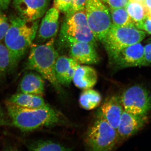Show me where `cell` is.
I'll use <instances>...</instances> for the list:
<instances>
[{
    "instance_id": "obj_16",
    "label": "cell",
    "mask_w": 151,
    "mask_h": 151,
    "mask_svg": "<svg viewBox=\"0 0 151 151\" xmlns=\"http://www.w3.org/2000/svg\"><path fill=\"white\" fill-rule=\"evenodd\" d=\"M19 89L22 93L42 96L45 91L44 78L37 72L28 71L22 78Z\"/></svg>"
},
{
    "instance_id": "obj_9",
    "label": "cell",
    "mask_w": 151,
    "mask_h": 151,
    "mask_svg": "<svg viewBox=\"0 0 151 151\" xmlns=\"http://www.w3.org/2000/svg\"><path fill=\"white\" fill-rule=\"evenodd\" d=\"M110 61L119 69L146 66L144 47L140 42L127 47L119 52Z\"/></svg>"
},
{
    "instance_id": "obj_24",
    "label": "cell",
    "mask_w": 151,
    "mask_h": 151,
    "mask_svg": "<svg viewBox=\"0 0 151 151\" xmlns=\"http://www.w3.org/2000/svg\"><path fill=\"white\" fill-rule=\"evenodd\" d=\"M54 7L63 13L65 16L70 15L73 9V0H54Z\"/></svg>"
},
{
    "instance_id": "obj_3",
    "label": "cell",
    "mask_w": 151,
    "mask_h": 151,
    "mask_svg": "<svg viewBox=\"0 0 151 151\" xmlns=\"http://www.w3.org/2000/svg\"><path fill=\"white\" fill-rule=\"evenodd\" d=\"M54 41L53 38L44 44L32 45L26 68L39 73L60 93L62 88L55 74V65L59 55L54 47Z\"/></svg>"
},
{
    "instance_id": "obj_23",
    "label": "cell",
    "mask_w": 151,
    "mask_h": 151,
    "mask_svg": "<svg viewBox=\"0 0 151 151\" xmlns=\"http://www.w3.org/2000/svg\"><path fill=\"white\" fill-rule=\"evenodd\" d=\"M12 70L10 55L4 43L0 41V76Z\"/></svg>"
},
{
    "instance_id": "obj_11",
    "label": "cell",
    "mask_w": 151,
    "mask_h": 151,
    "mask_svg": "<svg viewBox=\"0 0 151 151\" xmlns=\"http://www.w3.org/2000/svg\"><path fill=\"white\" fill-rule=\"evenodd\" d=\"M147 115H137L124 110L117 129L119 141L134 136L147 124Z\"/></svg>"
},
{
    "instance_id": "obj_21",
    "label": "cell",
    "mask_w": 151,
    "mask_h": 151,
    "mask_svg": "<svg viewBox=\"0 0 151 151\" xmlns=\"http://www.w3.org/2000/svg\"><path fill=\"white\" fill-rule=\"evenodd\" d=\"M109 9L111 13L112 24L119 26L135 27L134 22L130 18L125 7Z\"/></svg>"
},
{
    "instance_id": "obj_14",
    "label": "cell",
    "mask_w": 151,
    "mask_h": 151,
    "mask_svg": "<svg viewBox=\"0 0 151 151\" xmlns=\"http://www.w3.org/2000/svg\"><path fill=\"white\" fill-rule=\"evenodd\" d=\"M79 65L70 57L58 56L55 65L54 71L57 80L61 86L70 85L76 70Z\"/></svg>"
},
{
    "instance_id": "obj_34",
    "label": "cell",
    "mask_w": 151,
    "mask_h": 151,
    "mask_svg": "<svg viewBox=\"0 0 151 151\" xmlns=\"http://www.w3.org/2000/svg\"><path fill=\"white\" fill-rule=\"evenodd\" d=\"M148 14L149 16L151 18V10H148Z\"/></svg>"
},
{
    "instance_id": "obj_22",
    "label": "cell",
    "mask_w": 151,
    "mask_h": 151,
    "mask_svg": "<svg viewBox=\"0 0 151 151\" xmlns=\"http://www.w3.org/2000/svg\"><path fill=\"white\" fill-rule=\"evenodd\" d=\"M31 151H63L71 150V149L66 147L59 143L51 141L39 140L31 143L27 146Z\"/></svg>"
},
{
    "instance_id": "obj_15",
    "label": "cell",
    "mask_w": 151,
    "mask_h": 151,
    "mask_svg": "<svg viewBox=\"0 0 151 151\" xmlns=\"http://www.w3.org/2000/svg\"><path fill=\"white\" fill-rule=\"evenodd\" d=\"M124 108L121 97L112 96L105 101L101 107L100 114L117 131Z\"/></svg>"
},
{
    "instance_id": "obj_10",
    "label": "cell",
    "mask_w": 151,
    "mask_h": 151,
    "mask_svg": "<svg viewBox=\"0 0 151 151\" xmlns=\"http://www.w3.org/2000/svg\"><path fill=\"white\" fill-rule=\"evenodd\" d=\"M50 0H13V5L19 17L24 19H40L45 14Z\"/></svg>"
},
{
    "instance_id": "obj_20",
    "label": "cell",
    "mask_w": 151,
    "mask_h": 151,
    "mask_svg": "<svg viewBox=\"0 0 151 151\" xmlns=\"http://www.w3.org/2000/svg\"><path fill=\"white\" fill-rule=\"evenodd\" d=\"M102 97L99 92L92 89H85L81 93L79 103L82 108L86 110H92L100 105Z\"/></svg>"
},
{
    "instance_id": "obj_32",
    "label": "cell",
    "mask_w": 151,
    "mask_h": 151,
    "mask_svg": "<svg viewBox=\"0 0 151 151\" xmlns=\"http://www.w3.org/2000/svg\"><path fill=\"white\" fill-rule=\"evenodd\" d=\"M143 4L148 10H151V0H144Z\"/></svg>"
},
{
    "instance_id": "obj_17",
    "label": "cell",
    "mask_w": 151,
    "mask_h": 151,
    "mask_svg": "<svg viewBox=\"0 0 151 151\" xmlns=\"http://www.w3.org/2000/svg\"><path fill=\"white\" fill-rule=\"evenodd\" d=\"M98 76L96 70L87 65H79L73 75V83L79 89H92L97 83Z\"/></svg>"
},
{
    "instance_id": "obj_1",
    "label": "cell",
    "mask_w": 151,
    "mask_h": 151,
    "mask_svg": "<svg viewBox=\"0 0 151 151\" xmlns=\"http://www.w3.org/2000/svg\"><path fill=\"white\" fill-rule=\"evenodd\" d=\"M9 21V27L4 40L10 55L12 70L32 44L37 33L40 19L28 21L12 16Z\"/></svg>"
},
{
    "instance_id": "obj_7",
    "label": "cell",
    "mask_w": 151,
    "mask_h": 151,
    "mask_svg": "<svg viewBox=\"0 0 151 151\" xmlns=\"http://www.w3.org/2000/svg\"><path fill=\"white\" fill-rule=\"evenodd\" d=\"M84 11L89 29L96 40L102 42L112 25L109 9L101 0H86Z\"/></svg>"
},
{
    "instance_id": "obj_2",
    "label": "cell",
    "mask_w": 151,
    "mask_h": 151,
    "mask_svg": "<svg viewBox=\"0 0 151 151\" xmlns=\"http://www.w3.org/2000/svg\"><path fill=\"white\" fill-rule=\"evenodd\" d=\"M6 105L12 123L23 132L51 127L62 122L60 114L49 105L41 108H29L7 101Z\"/></svg>"
},
{
    "instance_id": "obj_6",
    "label": "cell",
    "mask_w": 151,
    "mask_h": 151,
    "mask_svg": "<svg viewBox=\"0 0 151 151\" xmlns=\"http://www.w3.org/2000/svg\"><path fill=\"white\" fill-rule=\"evenodd\" d=\"M119 141L117 131L99 113L86 135V142L90 150L111 151Z\"/></svg>"
},
{
    "instance_id": "obj_31",
    "label": "cell",
    "mask_w": 151,
    "mask_h": 151,
    "mask_svg": "<svg viewBox=\"0 0 151 151\" xmlns=\"http://www.w3.org/2000/svg\"><path fill=\"white\" fill-rule=\"evenodd\" d=\"M12 0H0V10H5L8 8Z\"/></svg>"
},
{
    "instance_id": "obj_25",
    "label": "cell",
    "mask_w": 151,
    "mask_h": 151,
    "mask_svg": "<svg viewBox=\"0 0 151 151\" xmlns=\"http://www.w3.org/2000/svg\"><path fill=\"white\" fill-rule=\"evenodd\" d=\"M10 26V21L1 10H0V41L4 38Z\"/></svg>"
},
{
    "instance_id": "obj_18",
    "label": "cell",
    "mask_w": 151,
    "mask_h": 151,
    "mask_svg": "<svg viewBox=\"0 0 151 151\" xmlns=\"http://www.w3.org/2000/svg\"><path fill=\"white\" fill-rule=\"evenodd\" d=\"M8 101L18 106L29 108H41L48 105L41 95L22 92L12 95Z\"/></svg>"
},
{
    "instance_id": "obj_27",
    "label": "cell",
    "mask_w": 151,
    "mask_h": 151,
    "mask_svg": "<svg viewBox=\"0 0 151 151\" xmlns=\"http://www.w3.org/2000/svg\"><path fill=\"white\" fill-rule=\"evenodd\" d=\"M138 29L144 30L151 35V18L148 14L140 24L137 27Z\"/></svg>"
},
{
    "instance_id": "obj_13",
    "label": "cell",
    "mask_w": 151,
    "mask_h": 151,
    "mask_svg": "<svg viewBox=\"0 0 151 151\" xmlns=\"http://www.w3.org/2000/svg\"><path fill=\"white\" fill-rule=\"evenodd\" d=\"M59 11L55 7L47 11L38 29L37 41L43 42L55 37L59 28Z\"/></svg>"
},
{
    "instance_id": "obj_4",
    "label": "cell",
    "mask_w": 151,
    "mask_h": 151,
    "mask_svg": "<svg viewBox=\"0 0 151 151\" xmlns=\"http://www.w3.org/2000/svg\"><path fill=\"white\" fill-rule=\"evenodd\" d=\"M59 40L65 46L76 42H83L97 47V41L87 24L85 11H78L65 17L60 29Z\"/></svg>"
},
{
    "instance_id": "obj_12",
    "label": "cell",
    "mask_w": 151,
    "mask_h": 151,
    "mask_svg": "<svg viewBox=\"0 0 151 151\" xmlns=\"http://www.w3.org/2000/svg\"><path fill=\"white\" fill-rule=\"evenodd\" d=\"M68 48L70 57L79 64H95L100 61L96 47L92 44L83 42H76L65 45Z\"/></svg>"
},
{
    "instance_id": "obj_5",
    "label": "cell",
    "mask_w": 151,
    "mask_h": 151,
    "mask_svg": "<svg viewBox=\"0 0 151 151\" xmlns=\"http://www.w3.org/2000/svg\"><path fill=\"white\" fill-rule=\"evenodd\" d=\"M145 36V32L134 27L112 24L102 42L110 60L123 49L139 43Z\"/></svg>"
},
{
    "instance_id": "obj_29",
    "label": "cell",
    "mask_w": 151,
    "mask_h": 151,
    "mask_svg": "<svg viewBox=\"0 0 151 151\" xmlns=\"http://www.w3.org/2000/svg\"><path fill=\"white\" fill-rule=\"evenodd\" d=\"M73 9H72V13L70 14L78 11L84 10L86 0H73Z\"/></svg>"
},
{
    "instance_id": "obj_33",
    "label": "cell",
    "mask_w": 151,
    "mask_h": 151,
    "mask_svg": "<svg viewBox=\"0 0 151 151\" xmlns=\"http://www.w3.org/2000/svg\"><path fill=\"white\" fill-rule=\"evenodd\" d=\"M130 1H132L139 2L143 3L144 0H130Z\"/></svg>"
},
{
    "instance_id": "obj_19",
    "label": "cell",
    "mask_w": 151,
    "mask_h": 151,
    "mask_svg": "<svg viewBox=\"0 0 151 151\" xmlns=\"http://www.w3.org/2000/svg\"><path fill=\"white\" fill-rule=\"evenodd\" d=\"M125 8L136 28L148 15L147 9L142 3L129 1Z\"/></svg>"
},
{
    "instance_id": "obj_26",
    "label": "cell",
    "mask_w": 151,
    "mask_h": 151,
    "mask_svg": "<svg viewBox=\"0 0 151 151\" xmlns=\"http://www.w3.org/2000/svg\"><path fill=\"white\" fill-rule=\"evenodd\" d=\"M101 1L103 4L108 6L109 9H116L126 7L130 0H101Z\"/></svg>"
},
{
    "instance_id": "obj_8",
    "label": "cell",
    "mask_w": 151,
    "mask_h": 151,
    "mask_svg": "<svg viewBox=\"0 0 151 151\" xmlns=\"http://www.w3.org/2000/svg\"><path fill=\"white\" fill-rule=\"evenodd\" d=\"M121 97L124 110L137 115H147L151 111V92L140 84L132 85Z\"/></svg>"
},
{
    "instance_id": "obj_28",
    "label": "cell",
    "mask_w": 151,
    "mask_h": 151,
    "mask_svg": "<svg viewBox=\"0 0 151 151\" xmlns=\"http://www.w3.org/2000/svg\"><path fill=\"white\" fill-rule=\"evenodd\" d=\"M144 57L146 66L151 64V42L144 47Z\"/></svg>"
},
{
    "instance_id": "obj_30",
    "label": "cell",
    "mask_w": 151,
    "mask_h": 151,
    "mask_svg": "<svg viewBox=\"0 0 151 151\" xmlns=\"http://www.w3.org/2000/svg\"><path fill=\"white\" fill-rule=\"evenodd\" d=\"M9 124V121L6 118L0 106V127Z\"/></svg>"
}]
</instances>
